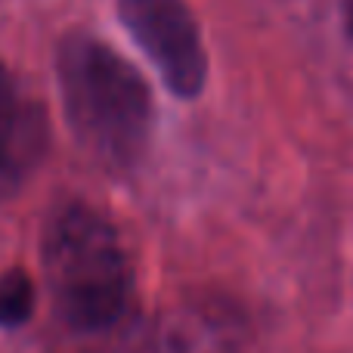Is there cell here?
I'll list each match as a JSON object with an SVG mask.
<instances>
[{
  "label": "cell",
  "instance_id": "3",
  "mask_svg": "<svg viewBox=\"0 0 353 353\" xmlns=\"http://www.w3.org/2000/svg\"><path fill=\"white\" fill-rule=\"evenodd\" d=\"M118 16L176 97L192 99L208 78L205 43L186 0H118Z\"/></svg>",
  "mask_w": 353,
  "mask_h": 353
},
{
  "label": "cell",
  "instance_id": "6",
  "mask_svg": "<svg viewBox=\"0 0 353 353\" xmlns=\"http://www.w3.org/2000/svg\"><path fill=\"white\" fill-rule=\"evenodd\" d=\"M341 10H344V28H347V37L353 43V0H341Z\"/></svg>",
  "mask_w": 353,
  "mask_h": 353
},
{
  "label": "cell",
  "instance_id": "5",
  "mask_svg": "<svg viewBox=\"0 0 353 353\" xmlns=\"http://www.w3.org/2000/svg\"><path fill=\"white\" fill-rule=\"evenodd\" d=\"M34 310V285L22 270H10L0 276V325L16 329Z\"/></svg>",
  "mask_w": 353,
  "mask_h": 353
},
{
  "label": "cell",
  "instance_id": "4",
  "mask_svg": "<svg viewBox=\"0 0 353 353\" xmlns=\"http://www.w3.org/2000/svg\"><path fill=\"white\" fill-rule=\"evenodd\" d=\"M43 128L34 105L22 99L6 68H0V192H10L34 168Z\"/></svg>",
  "mask_w": 353,
  "mask_h": 353
},
{
  "label": "cell",
  "instance_id": "1",
  "mask_svg": "<svg viewBox=\"0 0 353 353\" xmlns=\"http://www.w3.org/2000/svg\"><path fill=\"white\" fill-rule=\"evenodd\" d=\"M56 74L74 137L105 165H137L152 134V97L140 72L97 37L72 34Z\"/></svg>",
  "mask_w": 353,
  "mask_h": 353
},
{
  "label": "cell",
  "instance_id": "2",
  "mask_svg": "<svg viewBox=\"0 0 353 353\" xmlns=\"http://www.w3.org/2000/svg\"><path fill=\"white\" fill-rule=\"evenodd\" d=\"M43 270L72 329L103 332L128 316L134 267L115 226L87 205H62L43 230Z\"/></svg>",
  "mask_w": 353,
  "mask_h": 353
}]
</instances>
